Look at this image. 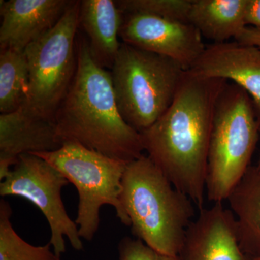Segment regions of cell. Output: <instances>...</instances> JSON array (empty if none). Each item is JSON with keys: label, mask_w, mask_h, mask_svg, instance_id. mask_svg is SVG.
I'll use <instances>...</instances> for the list:
<instances>
[{"label": "cell", "mask_w": 260, "mask_h": 260, "mask_svg": "<svg viewBox=\"0 0 260 260\" xmlns=\"http://www.w3.org/2000/svg\"><path fill=\"white\" fill-rule=\"evenodd\" d=\"M186 70L172 104L140 133L144 151L178 190L204 208L215 106L228 83Z\"/></svg>", "instance_id": "cell-1"}, {"label": "cell", "mask_w": 260, "mask_h": 260, "mask_svg": "<svg viewBox=\"0 0 260 260\" xmlns=\"http://www.w3.org/2000/svg\"><path fill=\"white\" fill-rule=\"evenodd\" d=\"M76 46L75 77L54 116L58 139L117 160H136L144 152L141 137L119 112L110 72L93 59L86 38L78 34Z\"/></svg>", "instance_id": "cell-2"}, {"label": "cell", "mask_w": 260, "mask_h": 260, "mask_svg": "<svg viewBox=\"0 0 260 260\" xmlns=\"http://www.w3.org/2000/svg\"><path fill=\"white\" fill-rule=\"evenodd\" d=\"M121 186L120 201L133 235L161 254L179 255L195 215L190 198L144 154L128 162Z\"/></svg>", "instance_id": "cell-3"}, {"label": "cell", "mask_w": 260, "mask_h": 260, "mask_svg": "<svg viewBox=\"0 0 260 260\" xmlns=\"http://www.w3.org/2000/svg\"><path fill=\"white\" fill-rule=\"evenodd\" d=\"M260 121L252 99L228 82L219 95L210 136L206 198L223 203L248 168L259 140Z\"/></svg>", "instance_id": "cell-4"}, {"label": "cell", "mask_w": 260, "mask_h": 260, "mask_svg": "<svg viewBox=\"0 0 260 260\" xmlns=\"http://www.w3.org/2000/svg\"><path fill=\"white\" fill-rule=\"evenodd\" d=\"M186 70L167 56L121 42L110 75L118 109L140 133L169 109Z\"/></svg>", "instance_id": "cell-5"}, {"label": "cell", "mask_w": 260, "mask_h": 260, "mask_svg": "<svg viewBox=\"0 0 260 260\" xmlns=\"http://www.w3.org/2000/svg\"><path fill=\"white\" fill-rule=\"evenodd\" d=\"M74 184L79 196L75 223L81 239L90 242L100 224L103 205H112L121 223L130 220L120 201L121 180L129 162L110 158L79 143L68 142L55 151L34 153Z\"/></svg>", "instance_id": "cell-6"}, {"label": "cell", "mask_w": 260, "mask_h": 260, "mask_svg": "<svg viewBox=\"0 0 260 260\" xmlns=\"http://www.w3.org/2000/svg\"><path fill=\"white\" fill-rule=\"evenodd\" d=\"M80 1H71L54 28L24 50L30 75L25 107L36 115L54 121L77 68V37Z\"/></svg>", "instance_id": "cell-7"}, {"label": "cell", "mask_w": 260, "mask_h": 260, "mask_svg": "<svg viewBox=\"0 0 260 260\" xmlns=\"http://www.w3.org/2000/svg\"><path fill=\"white\" fill-rule=\"evenodd\" d=\"M69 183L56 168L30 153L20 155L0 183L1 196L25 198L42 212L50 226L49 243L59 259L66 251L64 236L75 250L83 249L78 225L70 218L61 199V189Z\"/></svg>", "instance_id": "cell-8"}, {"label": "cell", "mask_w": 260, "mask_h": 260, "mask_svg": "<svg viewBox=\"0 0 260 260\" xmlns=\"http://www.w3.org/2000/svg\"><path fill=\"white\" fill-rule=\"evenodd\" d=\"M119 38L126 44L170 58L185 70L191 69L206 47L190 23L148 15L124 13Z\"/></svg>", "instance_id": "cell-9"}, {"label": "cell", "mask_w": 260, "mask_h": 260, "mask_svg": "<svg viewBox=\"0 0 260 260\" xmlns=\"http://www.w3.org/2000/svg\"><path fill=\"white\" fill-rule=\"evenodd\" d=\"M179 256L182 260H250L238 242L234 215L223 203L200 210Z\"/></svg>", "instance_id": "cell-10"}, {"label": "cell", "mask_w": 260, "mask_h": 260, "mask_svg": "<svg viewBox=\"0 0 260 260\" xmlns=\"http://www.w3.org/2000/svg\"><path fill=\"white\" fill-rule=\"evenodd\" d=\"M61 145L54 121L36 115L25 106L0 114V180L20 155L55 151Z\"/></svg>", "instance_id": "cell-11"}, {"label": "cell", "mask_w": 260, "mask_h": 260, "mask_svg": "<svg viewBox=\"0 0 260 260\" xmlns=\"http://www.w3.org/2000/svg\"><path fill=\"white\" fill-rule=\"evenodd\" d=\"M189 71L204 78L231 80L249 94L260 121V49L237 42L206 46Z\"/></svg>", "instance_id": "cell-12"}, {"label": "cell", "mask_w": 260, "mask_h": 260, "mask_svg": "<svg viewBox=\"0 0 260 260\" xmlns=\"http://www.w3.org/2000/svg\"><path fill=\"white\" fill-rule=\"evenodd\" d=\"M69 0L1 1L0 49L24 51L55 26Z\"/></svg>", "instance_id": "cell-13"}, {"label": "cell", "mask_w": 260, "mask_h": 260, "mask_svg": "<svg viewBox=\"0 0 260 260\" xmlns=\"http://www.w3.org/2000/svg\"><path fill=\"white\" fill-rule=\"evenodd\" d=\"M124 13L112 0L80 1L79 27L88 37L90 53L98 64L111 70L121 43Z\"/></svg>", "instance_id": "cell-14"}, {"label": "cell", "mask_w": 260, "mask_h": 260, "mask_svg": "<svg viewBox=\"0 0 260 260\" xmlns=\"http://www.w3.org/2000/svg\"><path fill=\"white\" fill-rule=\"evenodd\" d=\"M225 201L235 220L238 242L249 259L260 258V165L250 166Z\"/></svg>", "instance_id": "cell-15"}, {"label": "cell", "mask_w": 260, "mask_h": 260, "mask_svg": "<svg viewBox=\"0 0 260 260\" xmlns=\"http://www.w3.org/2000/svg\"><path fill=\"white\" fill-rule=\"evenodd\" d=\"M249 0H194L189 23L213 44L236 39L246 27Z\"/></svg>", "instance_id": "cell-16"}, {"label": "cell", "mask_w": 260, "mask_h": 260, "mask_svg": "<svg viewBox=\"0 0 260 260\" xmlns=\"http://www.w3.org/2000/svg\"><path fill=\"white\" fill-rule=\"evenodd\" d=\"M0 51V112L8 114L28 102L30 75L24 51Z\"/></svg>", "instance_id": "cell-17"}, {"label": "cell", "mask_w": 260, "mask_h": 260, "mask_svg": "<svg viewBox=\"0 0 260 260\" xmlns=\"http://www.w3.org/2000/svg\"><path fill=\"white\" fill-rule=\"evenodd\" d=\"M12 213L10 203L0 200V260H60L49 243L32 246L19 237L10 221Z\"/></svg>", "instance_id": "cell-18"}, {"label": "cell", "mask_w": 260, "mask_h": 260, "mask_svg": "<svg viewBox=\"0 0 260 260\" xmlns=\"http://www.w3.org/2000/svg\"><path fill=\"white\" fill-rule=\"evenodd\" d=\"M125 14H143L189 23L191 0H120L115 1Z\"/></svg>", "instance_id": "cell-19"}, {"label": "cell", "mask_w": 260, "mask_h": 260, "mask_svg": "<svg viewBox=\"0 0 260 260\" xmlns=\"http://www.w3.org/2000/svg\"><path fill=\"white\" fill-rule=\"evenodd\" d=\"M119 260H182L181 256H170L154 250L140 239L124 237L118 246Z\"/></svg>", "instance_id": "cell-20"}, {"label": "cell", "mask_w": 260, "mask_h": 260, "mask_svg": "<svg viewBox=\"0 0 260 260\" xmlns=\"http://www.w3.org/2000/svg\"><path fill=\"white\" fill-rule=\"evenodd\" d=\"M235 40L246 45L253 46L260 49V28L246 26Z\"/></svg>", "instance_id": "cell-21"}, {"label": "cell", "mask_w": 260, "mask_h": 260, "mask_svg": "<svg viewBox=\"0 0 260 260\" xmlns=\"http://www.w3.org/2000/svg\"><path fill=\"white\" fill-rule=\"evenodd\" d=\"M245 20L246 26L260 28V0H249Z\"/></svg>", "instance_id": "cell-22"}, {"label": "cell", "mask_w": 260, "mask_h": 260, "mask_svg": "<svg viewBox=\"0 0 260 260\" xmlns=\"http://www.w3.org/2000/svg\"><path fill=\"white\" fill-rule=\"evenodd\" d=\"M250 260H260V258H256V259H253Z\"/></svg>", "instance_id": "cell-23"}, {"label": "cell", "mask_w": 260, "mask_h": 260, "mask_svg": "<svg viewBox=\"0 0 260 260\" xmlns=\"http://www.w3.org/2000/svg\"><path fill=\"white\" fill-rule=\"evenodd\" d=\"M257 164H259V165H260V158H259V162H258Z\"/></svg>", "instance_id": "cell-24"}]
</instances>
